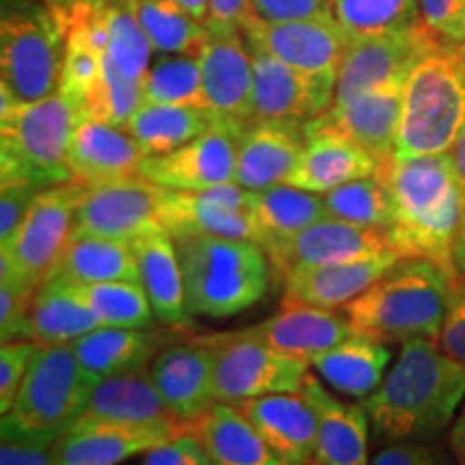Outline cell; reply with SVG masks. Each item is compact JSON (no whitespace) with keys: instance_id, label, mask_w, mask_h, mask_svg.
I'll return each mask as SVG.
<instances>
[{"instance_id":"13","label":"cell","mask_w":465,"mask_h":465,"mask_svg":"<svg viewBox=\"0 0 465 465\" xmlns=\"http://www.w3.org/2000/svg\"><path fill=\"white\" fill-rule=\"evenodd\" d=\"M440 44V39L429 33L424 25L414 31L353 39L349 42L336 74L332 106H341L381 86L405 84L416 63Z\"/></svg>"},{"instance_id":"18","label":"cell","mask_w":465,"mask_h":465,"mask_svg":"<svg viewBox=\"0 0 465 465\" xmlns=\"http://www.w3.org/2000/svg\"><path fill=\"white\" fill-rule=\"evenodd\" d=\"M149 373L166 407L179 420H196L216 403L213 353L201 336L162 349Z\"/></svg>"},{"instance_id":"36","label":"cell","mask_w":465,"mask_h":465,"mask_svg":"<svg viewBox=\"0 0 465 465\" xmlns=\"http://www.w3.org/2000/svg\"><path fill=\"white\" fill-rule=\"evenodd\" d=\"M325 216H328V207H325L323 194L289 183L254 192V220L263 237L265 252Z\"/></svg>"},{"instance_id":"59","label":"cell","mask_w":465,"mask_h":465,"mask_svg":"<svg viewBox=\"0 0 465 465\" xmlns=\"http://www.w3.org/2000/svg\"><path fill=\"white\" fill-rule=\"evenodd\" d=\"M457 52H459V56H461L463 63H465V44L461 45V48H457Z\"/></svg>"},{"instance_id":"19","label":"cell","mask_w":465,"mask_h":465,"mask_svg":"<svg viewBox=\"0 0 465 465\" xmlns=\"http://www.w3.org/2000/svg\"><path fill=\"white\" fill-rule=\"evenodd\" d=\"M243 330L282 356L306 360L308 364L356 332L345 312L295 300H284L274 317Z\"/></svg>"},{"instance_id":"16","label":"cell","mask_w":465,"mask_h":465,"mask_svg":"<svg viewBox=\"0 0 465 465\" xmlns=\"http://www.w3.org/2000/svg\"><path fill=\"white\" fill-rule=\"evenodd\" d=\"M240 136L213 125L212 130L162 155L143 158L138 174L166 190L201 192L235 182Z\"/></svg>"},{"instance_id":"2","label":"cell","mask_w":465,"mask_h":465,"mask_svg":"<svg viewBox=\"0 0 465 465\" xmlns=\"http://www.w3.org/2000/svg\"><path fill=\"white\" fill-rule=\"evenodd\" d=\"M383 173L394 196V223L388 229L394 252L457 272L452 250L465 216V194L450 155L392 158Z\"/></svg>"},{"instance_id":"3","label":"cell","mask_w":465,"mask_h":465,"mask_svg":"<svg viewBox=\"0 0 465 465\" xmlns=\"http://www.w3.org/2000/svg\"><path fill=\"white\" fill-rule=\"evenodd\" d=\"M459 272L422 257H401L342 312L356 332L386 342L438 341Z\"/></svg>"},{"instance_id":"29","label":"cell","mask_w":465,"mask_h":465,"mask_svg":"<svg viewBox=\"0 0 465 465\" xmlns=\"http://www.w3.org/2000/svg\"><path fill=\"white\" fill-rule=\"evenodd\" d=\"M401 259L399 252H386L347 263L302 267L289 272L284 278V300L304 304L339 308L356 300L371 284L380 281Z\"/></svg>"},{"instance_id":"24","label":"cell","mask_w":465,"mask_h":465,"mask_svg":"<svg viewBox=\"0 0 465 465\" xmlns=\"http://www.w3.org/2000/svg\"><path fill=\"white\" fill-rule=\"evenodd\" d=\"M287 465L315 459L317 411L304 392H278L237 405Z\"/></svg>"},{"instance_id":"47","label":"cell","mask_w":465,"mask_h":465,"mask_svg":"<svg viewBox=\"0 0 465 465\" xmlns=\"http://www.w3.org/2000/svg\"><path fill=\"white\" fill-rule=\"evenodd\" d=\"M422 25L449 48L465 44V0H418Z\"/></svg>"},{"instance_id":"41","label":"cell","mask_w":465,"mask_h":465,"mask_svg":"<svg viewBox=\"0 0 465 465\" xmlns=\"http://www.w3.org/2000/svg\"><path fill=\"white\" fill-rule=\"evenodd\" d=\"M328 216L386 231L394 223V196L383 168L371 177L341 185L323 194Z\"/></svg>"},{"instance_id":"40","label":"cell","mask_w":465,"mask_h":465,"mask_svg":"<svg viewBox=\"0 0 465 465\" xmlns=\"http://www.w3.org/2000/svg\"><path fill=\"white\" fill-rule=\"evenodd\" d=\"M67 289L84 302L104 328H151L158 319L141 282L114 281Z\"/></svg>"},{"instance_id":"42","label":"cell","mask_w":465,"mask_h":465,"mask_svg":"<svg viewBox=\"0 0 465 465\" xmlns=\"http://www.w3.org/2000/svg\"><path fill=\"white\" fill-rule=\"evenodd\" d=\"M143 104L205 108L199 56L160 54L143 80Z\"/></svg>"},{"instance_id":"20","label":"cell","mask_w":465,"mask_h":465,"mask_svg":"<svg viewBox=\"0 0 465 465\" xmlns=\"http://www.w3.org/2000/svg\"><path fill=\"white\" fill-rule=\"evenodd\" d=\"M403 86L405 84L401 83L388 84L353 97L351 102L341 104V106H330L306 125L339 132L386 164L394 158L401 106H403Z\"/></svg>"},{"instance_id":"54","label":"cell","mask_w":465,"mask_h":465,"mask_svg":"<svg viewBox=\"0 0 465 465\" xmlns=\"http://www.w3.org/2000/svg\"><path fill=\"white\" fill-rule=\"evenodd\" d=\"M449 446L452 457H455L457 465H465V403L459 410L455 416V422H452L450 433H449Z\"/></svg>"},{"instance_id":"25","label":"cell","mask_w":465,"mask_h":465,"mask_svg":"<svg viewBox=\"0 0 465 465\" xmlns=\"http://www.w3.org/2000/svg\"><path fill=\"white\" fill-rule=\"evenodd\" d=\"M75 424H130V427H173L183 424L168 410L151 373L106 377L95 386Z\"/></svg>"},{"instance_id":"10","label":"cell","mask_w":465,"mask_h":465,"mask_svg":"<svg viewBox=\"0 0 465 465\" xmlns=\"http://www.w3.org/2000/svg\"><path fill=\"white\" fill-rule=\"evenodd\" d=\"M83 183L42 190L7 243H0V276L39 289L74 235Z\"/></svg>"},{"instance_id":"6","label":"cell","mask_w":465,"mask_h":465,"mask_svg":"<svg viewBox=\"0 0 465 465\" xmlns=\"http://www.w3.org/2000/svg\"><path fill=\"white\" fill-rule=\"evenodd\" d=\"M78 121V108L61 91L31 104L0 102V183L42 192L74 182L67 155Z\"/></svg>"},{"instance_id":"43","label":"cell","mask_w":465,"mask_h":465,"mask_svg":"<svg viewBox=\"0 0 465 465\" xmlns=\"http://www.w3.org/2000/svg\"><path fill=\"white\" fill-rule=\"evenodd\" d=\"M141 106L143 83H136V80L121 74L106 52V65H104L102 80L91 91V95L86 97L84 106L80 110V119H95L116 127H127L130 119Z\"/></svg>"},{"instance_id":"52","label":"cell","mask_w":465,"mask_h":465,"mask_svg":"<svg viewBox=\"0 0 465 465\" xmlns=\"http://www.w3.org/2000/svg\"><path fill=\"white\" fill-rule=\"evenodd\" d=\"M39 190L28 183H0V243H7L37 199Z\"/></svg>"},{"instance_id":"28","label":"cell","mask_w":465,"mask_h":465,"mask_svg":"<svg viewBox=\"0 0 465 465\" xmlns=\"http://www.w3.org/2000/svg\"><path fill=\"white\" fill-rule=\"evenodd\" d=\"M143 151L125 127L80 119L69 143V168L74 182L102 183L138 174Z\"/></svg>"},{"instance_id":"56","label":"cell","mask_w":465,"mask_h":465,"mask_svg":"<svg viewBox=\"0 0 465 465\" xmlns=\"http://www.w3.org/2000/svg\"><path fill=\"white\" fill-rule=\"evenodd\" d=\"M452 261H455V267H457L459 274L465 276V216H463L461 229H459L455 250H452Z\"/></svg>"},{"instance_id":"55","label":"cell","mask_w":465,"mask_h":465,"mask_svg":"<svg viewBox=\"0 0 465 465\" xmlns=\"http://www.w3.org/2000/svg\"><path fill=\"white\" fill-rule=\"evenodd\" d=\"M449 155H450V162H452V166H455L457 179H459V183H461L463 194H465V124L461 127V132H459L455 144H452V149L449 151Z\"/></svg>"},{"instance_id":"1","label":"cell","mask_w":465,"mask_h":465,"mask_svg":"<svg viewBox=\"0 0 465 465\" xmlns=\"http://www.w3.org/2000/svg\"><path fill=\"white\" fill-rule=\"evenodd\" d=\"M465 399V366L431 339H411L381 386L364 399L373 435L391 441H438Z\"/></svg>"},{"instance_id":"22","label":"cell","mask_w":465,"mask_h":465,"mask_svg":"<svg viewBox=\"0 0 465 465\" xmlns=\"http://www.w3.org/2000/svg\"><path fill=\"white\" fill-rule=\"evenodd\" d=\"M306 144V124L259 121L237 143L235 183L261 192L287 183Z\"/></svg>"},{"instance_id":"49","label":"cell","mask_w":465,"mask_h":465,"mask_svg":"<svg viewBox=\"0 0 465 465\" xmlns=\"http://www.w3.org/2000/svg\"><path fill=\"white\" fill-rule=\"evenodd\" d=\"M250 5H252L254 20L267 25L334 17L332 0H250Z\"/></svg>"},{"instance_id":"58","label":"cell","mask_w":465,"mask_h":465,"mask_svg":"<svg viewBox=\"0 0 465 465\" xmlns=\"http://www.w3.org/2000/svg\"><path fill=\"white\" fill-rule=\"evenodd\" d=\"M45 3H50V5H56V7H65V5L74 3V0H45Z\"/></svg>"},{"instance_id":"37","label":"cell","mask_w":465,"mask_h":465,"mask_svg":"<svg viewBox=\"0 0 465 465\" xmlns=\"http://www.w3.org/2000/svg\"><path fill=\"white\" fill-rule=\"evenodd\" d=\"M102 328L83 300L67 287L44 282L35 293L26 322V339L39 345H58L83 339Z\"/></svg>"},{"instance_id":"35","label":"cell","mask_w":465,"mask_h":465,"mask_svg":"<svg viewBox=\"0 0 465 465\" xmlns=\"http://www.w3.org/2000/svg\"><path fill=\"white\" fill-rule=\"evenodd\" d=\"M213 127V116L201 106L143 104L125 130L138 143L144 158L183 147Z\"/></svg>"},{"instance_id":"53","label":"cell","mask_w":465,"mask_h":465,"mask_svg":"<svg viewBox=\"0 0 465 465\" xmlns=\"http://www.w3.org/2000/svg\"><path fill=\"white\" fill-rule=\"evenodd\" d=\"M252 17L250 0H209L205 28L212 31H243Z\"/></svg>"},{"instance_id":"46","label":"cell","mask_w":465,"mask_h":465,"mask_svg":"<svg viewBox=\"0 0 465 465\" xmlns=\"http://www.w3.org/2000/svg\"><path fill=\"white\" fill-rule=\"evenodd\" d=\"M37 347L39 342L28 339L3 342V349H0V414H7L14 407Z\"/></svg>"},{"instance_id":"23","label":"cell","mask_w":465,"mask_h":465,"mask_svg":"<svg viewBox=\"0 0 465 465\" xmlns=\"http://www.w3.org/2000/svg\"><path fill=\"white\" fill-rule=\"evenodd\" d=\"M386 164L339 132L306 125L304 151L287 183L315 194H328L356 179L377 174Z\"/></svg>"},{"instance_id":"38","label":"cell","mask_w":465,"mask_h":465,"mask_svg":"<svg viewBox=\"0 0 465 465\" xmlns=\"http://www.w3.org/2000/svg\"><path fill=\"white\" fill-rule=\"evenodd\" d=\"M155 54L199 56L207 28L177 0H125Z\"/></svg>"},{"instance_id":"5","label":"cell","mask_w":465,"mask_h":465,"mask_svg":"<svg viewBox=\"0 0 465 465\" xmlns=\"http://www.w3.org/2000/svg\"><path fill=\"white\" fill-rule=\"evenodd\" d=\"M67 31L45 0H3L0 7V100L31 104L61 91Z\"/></svg>"},{"instance_id":"27","label":"cell","mask_w":465,"mask_h":465,"mask_svg":"<svg viewBox=\"0 0 465 465\" xmlns=\"http://www.w3.org/2000/svg\"><path fill=\"white\" fill-rule=\"evenodd\" d=\"M160 224L174 242L194 235H216L248 240L263 248L254 213L237 212L218 203L205 190H166L160 199Z\"/></svg>"},{"instance_id":"7","label":"cell","mask_w":465,"mask_h":465,"mask_svg":"<svg viewBox=\"0 0 465 465\" xmlns=\"http://www.w3.org/2000/svg\"><path fill=\"white\" fill-rule=\"evenodd\" d=\"M465 124V63L440 44L407 75L394 158L449 153Z\"/></svg>"},{"instance_id":"44","label":"cell","mask_w":465,"mask_h":465,"mask_svg":"<svg viewBox=\"0 0 465 465\" xmlns=\"http://www.w3.org/2000/svg\"><path fill=\"white\" fill-rule=\"evenodd\" d=\"M61 435L26 429L9 416L0 422V465H54V444Z\"/></svg>"},{"instance_id":"33","label":"cell","mask_w":465,"mask_h":465,"mask_svg":"<svg viewBox=\"0 0 465 465\" xmlns=\"http://www.w3.org/2000/svg\"><path fill=\"white\" fill-rule=\"evenodd\" d=\"M188 427L212 465H287L237 405L216 401Z\"/></svg>"},{"instance_id":"11","label":"cell","mask_w":465,"mask_h":465,"mask_svg":"<svg viewBox=\"0 0 465 465\" xmlns=\"http://www.w3.org/2000/svg\"><path fill=\"white\" fill-rule=\"evenodd\" d=\"M164 188L141 174L102 183H83L75 207L74 235H100L134 242L162 229L160 199Z\"/></svg>"},{"instance_id":"26","label":"cell","mask_w":465,"mask_h":465,"mask_svg":"<svg viewBox=\"0 0 465 465\" xmlns=\"http://www.w3.org/2000/svg\"><path fill=\"white\" fill-rule=\"evenodd\" d=\"M317 411V465H371L369 414L364 405L345 403L330 394L315 375L308 377L304 391Z\"/></svg>"},{"instance_id":"15","label":"cell","mask_w":465,"mask_h":465,"mask_svg":"<svg viewBox=\"0 0 465 465\" xmlns=\"http://www.w3.org/2000/svg\"><path fill=\"white\" fill-rule=\"evenodd\" d=\"M394 252L388 232L325 216L267 252L272 265L287 276L302 267L334 265Z\"/></svg>"},{"instance_id":"30","label":"cell","mask_w":465,"mask_h":465,"mask_svg":"<svg viewBox=\"0 0 465 465\" xmlns=\"http://www.w3.org/2000/svg\"><path fill=\"white\" fill-rule=\"evenodd\" d=\"M130 243L141 267V284L158 322L177 330L194 328L185 304L182 263L173 237L164 229H158L144 232Z\"/></svg>"},{"instance_id":"34","label":"cell","mask_w":465,"mask_h":465,"mask_svg":"<svg viewBox=\"0 0 465 465\" xmlns=\"http://www.w3.org/2000/svg\"><path fill=\"white\" fill-rule=\"evenodd\" d=\"M391 356L386 341L353 332L339 345L312 358L311 366L334 391L347 397L366 399L381 386Z\"/></svg>"},{"instance_id":"21","label":"cell","mask_w":465,"mask_h":465,"mask_svg":"<svg viewBox=\"0 0 465 465\" xmlns=\"http://www.w3.org/2000/svg\"><path fill=\"white\" fill-rule=\"evenodd\" d=\"M185 427L188 422L173 427L74 424L56 440L54 465H119L177 438Z\"/></svg>"},{"instance_id":"45","label":"cell","mask_w":465,"mask_h":465,"mask_svg":"<svg viewBox=\"0 0 465 465\" xmlns=\"http://www.w3.org/2000/svg\"><path fill=\"white\" fill-rule=\"evenodd\" d=\"M39 289L0 276V341L14 342L26 339V322L33 298Z\"/></svg>"},{"instance_id":"17","label":"cell","mask_w":465,"mask_h":465,"mask_svg":"<svg viewBox=\"0 0 465 465\" xmlns=\"http://www.w3.org/2000/svg\"><path fill=\"white\" fill-rule=\"evenodd\" d=\"M242 33L248 45L267 50L300 72L334 78L349 45V37L334 17H312L278 25L250 17Z\"/></svg>"},{"instance_id":"50","label":"cell","mask_w":465,"mask_h":465,"mask_svg":"<svg viewBox=\"0 0 465 465\" xmlns=\"http://www.w3.org/2000/svg\"><path fill=\"white\" fill-rule=\"evenodd\" d=\"M435 342L446 356L465 366V276L463 281H457L455 289H452L444 323H441L440 336Z\"/></svg>"},{"instance_id":"51","label":"cell","mask_w":465,"mask_h":465,"mask_svg":"<svg viewBox=\"0 0 465 465\" xmlns=\"http://www.w3.org/2000/svg\"><path fill=\"white\" fill-rule=\"evenodd\" d=\"M141 465H212L201 440L185 427L183 433L144 452Z\"/></svg>"},{"instance_id":"32","label":"cell","mask_w":465,"mask_h":465,"mask_svg":"<svg viewBox=\"0 0 465 465\" xmlns=\"http://www.w3.org/2000/svg\"><path fill=\"white\" fill-rule=\"evenodd\" d=\"M114 281L141 282V267L130 242L100 235H72L61 259L45 278V282L56 287Z\"/></svg>"},{"instance_id":"8","label":"cell","mask_w":465,"mask_h":465,"mask_svg":"<svg viewBox=\"0 0 465 465\" xmlns=\"http://www.w3.org/2000/svg\"><path fill=\"white\" fill-rule=\"evenodd\" d=\"M100 381L84 369L72 342L39 345L14 407L3 416L35 431L63 435L83 416Z\"/></svg>"},{"instance_id":"14","label":"cell","mask_w":465,"mask_h":465,"mask_svg":"<svg viewBox=\"0 0 465 465\" xmlns=\"http://www.w3.org/2000/svg\"><path fill=\"white\" fill-rule=\"evenodd\" d=\"M248 48L254 69V124L259 121L308 124L332 106L336 91L334 75L304 74L263 48L257 45Z\"/></svg>"},{"instance_id":"57","label":"cell","mask_w":465,"mask_h":465,"mask_svg":"<svg viewBox=\"0 0 465 465\" xmlns=\"http://www.w3.org/2000/svg\"><path fill=\"white\" fill-rule=\"evenodd\" d=\"M177 3H182L196 20L205 25L209 17V0H177Z\"/></svg>"},{"instance_id":"9","label":"cell","mask_w":465,"mask_h":465,"mask_svg":"<svg viewBox=\"0 0 465 465\" xmlns=\"http://www.w3.org/2000/svg\"><path fill=\"white\" fill-rule=\"evenodd\" d=\"M201 339L213 353V392L223 403L240 405L265 394L302 392L312 375L306 360L282 356L246 330Z\"/></svg>"},{"instance_id":"39","label":"cell","mask_w":465,"mask_h":465,"mask_svg":"<svg viewBox=\"0 0 465 465\" xmlns=\"http://www.w3.org/2000/svg\"><path fill=\"white\" fill-rule=\"evenodd\" d=\"M332 14L349 42L422 26L418 0H332Z\"/></svg>"},{"instance_id":"60","label":"cell","mask_w":465,"mask_h":465,"mask_svg":"<svg viewBox=\"0 0 465 465\" xmlns=\"http://www.w3.org/2000/svg\"><path fill=\"white\" fill-rule=\"evenodd\" d=\"M306 465H317V463H315V461H311V463H306Z\"/></svg>"},{"instance_id":"48","label":"cell","mask_w":465,"mask_h":465,"mask_svg":"<svg viewBox=\"0 0 465 465\" xmlns=\"http://www.w3.org/2000/svg\"><path fill=\"white\" fill-rule=\"evenodd\" d=\"M371 465H457L452 452L438 441H391L381 444Z\"/></svg>"},{"instance_id":"31","label":"cell","mask_w":465,"mask_h":465,"mask_svg":"<svg viewBox=\"0 0 465 465\" xmlns=\"http://www.w3.org/2000/svg\"><path fill=\"white\" fill-rule=\"evenodd\" d=\"M174 332L183 330H160L151 328H97L83 339L74 341V351L80 362L97 380L106 377L136 373L151 366L155 356L164 349Z\"/></svg>"},{"instance_id":"12","label":"cell","mask_w":465,"mask_h":465,"mask_svg":"<svg viewBox=\"0 0 465 465\" xmlns=\"http://www.w3.org/2000/svg\"><path fill=\"white\" fill-rule=\"evenodd\" d=\"M205 108L213 125L242 136L254 124L252 54L242 31H212L199 52Z\"/></svg>"},{"instance_id":"4","label":"cell","mask_w":465,"mask_h":465,"mask_svg":"<svg viewBox=\"0 0 465 465\" xmlns=\"http://www.w3.org/2000/svg\"><path fill=\"white\" fill-rule=\"evenodd\" d=\"M190 315L226 319L259 304L270 289V263L259 243L216 235L174 242Z\"/></svg>"}]
</instances>
